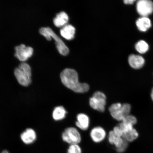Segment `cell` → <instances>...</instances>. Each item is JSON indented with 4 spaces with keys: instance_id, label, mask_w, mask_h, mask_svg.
I'll list each match as a JSON object with an SVG mask.
<instances>
[{
    "instance_id": "7a4b0ae2",
    "label": "cell",
    "mask_w": 153,
    "mask_h": 153,
    "mask_svg": "<svg viewBox=\"0 0 153 153\" xmlns=\"http://www.w3.org/2000/svg\"><path fill=\"white\" fill-rule=\"evenodd\" d=\"M40 33L44 36L48 41H51V38L55 40L57 50L59 53L64 56H66L69 52L68 48L62 39L49 27H42L39 30Z\"/></svg>"
},
{
    "instance_id": "9a60e30c",
    "label": "cell",
    "mask_w": 153,
    "mask_h": 153,
    "mask_svg": "<svg viewBox=\"0 0 153 153\" xmlns=\"http://www.w3.org/2000/svg\"><path fill=\"white\" fill-rule=\"evenodd\" d=\"M108 139L109 142L110 144L114 145L116 149L120 148L123 143V137L117 135L113 131L109 133Z\"/></svg>"
},
{
    "instance_id": "603a6c76",
    "label": "cell",
    "mask_w": 153,
    "mask_h": 153,
    "mask_svg": "<svg viewBox=\"0 0 153 153\" xmlns=\"http://www.w3.org/2000/svg\"><path fill=\"white\" fill-rule=\"evenodd\" d=\"M135 1V0H125L124 2L126 4H132Z\"/></svg>"
},
{
    "instance_id": "44dd1931",
    "label": "cell",
    "mask_w": 153,
    "mask_h": 153,
    "mask_svg": "<svg viewBox=\"0 0 153 153\" xmlns=\"http://www.w3.org/2000/svg\"><path fill=\"white\" fill-rule=\"evenodd\" d=\"M128 141L124 139L123 144H122L120 148L116 149L117 152L119 153H122L125 152L128 148Z\"/></svg>"
},
{
    "instance_id": "7402d4cb",
    "label": "cell",
    "mask_w": 153,
    "mask_h": 153,
    "mask_svg": "<svg viewBox=\"0 0 153 153\" xmlns=\"http://www.w3.org/2000/svg\"><path fill=\"white\" fill-rule=\"evenodd\" d=\"M114 133L118 136L122 137L123 133L121 129L120 128L119 126H116L113 129Z\"/></svg>"
},
{
    "instance_id": "d4e9b609",
    "label": "cell",
    "mask_w": 153,
    "mask_h": 153,
    "mask_svg": "<svg viewBox=\"0 0 153 153\" xmlns=\"http://www.w3.org/2000/svg\"><path fill=\"white\" fill-rule=\"evenodd\" d=\"M151 97H152V98L153 101V89L152 91V93H151Z\"/></svg>"
},
{
    "instance_id": "9c48e42d",
    "label": "cell",
    "mask_w": 153,
    "mask_h": 153,
    "mask_svg": "<svg viewBox=\"0 0 153 153\" xmlns=\"http://www.w3.org/2000/svg\"><path fill=\"white\" fill-rule=\"evenodd\" d=\"M37 138L35 131L31 128L25 130L21 135V138L23 142L26 144H30L33 143Z\"/></svg>"
},
{
    "instance_id": "277c9868",
    "label": "cell",
    "mask_w": 153,
    "mask_h": 153,
    "mask_svg": "<svg viewBox=\"0 0 153 153\" xmlns=\"http://www.w3.org/2000/svg\"><path fill=\"white\" fill-rule=\"evenodd\" d=\"M89 105L94 109L103 112L105 111L106 104V96L100 91H96L89 99Z\"/></svg>"
},
{
    "instance_id": "ffe728a7",
    "label": "cell",
    "mask_w": 153,
    "mask_h": 153,
    "mask_svg": "<svg viewBox=\"0 0 153 153\" xmlns=\"http://www.w3.org/2000/svg\"><path fill=\"white\" fill-rule=\"evenodd\" d=\"M122 122H124V123H126L131 124V125L133 126L136 124L137 120L135 117L129 114V115L126 116L123 120H122Z\"/></svg>"
},
{
    "instance_id": "4fadbf2b",
    "label": "cell",
    "mask_w": 153,
    "mask_h": 153,
    "mask_svg": "<svg viewBox=\"0 0 153 153\" xmlns=\"http://www.w3.org/2000/svg\"><path fill=\"white\" fill-rule=\"evenodd\" d=\"M137 27L141 32H146L152 26L151 20L148 17H142L136 22Z\"/></svg>"
},
{
    "instance_id": "cb8c5ba5",
    "label": "cell",
    "mask_w": 153,
    "mask_h": 153,
    "mask_svg": "<svg viewBox=\"0 0 153 153\" xmlns=\"http://www.w3.org/2000/svg\"><path fill=\"white\" fill-rule=\"evenodd\" d=\"M1 153H9V152H8V151L7 150H4Z\"/></svg>"
},
{
    "instance_id": "5bb4252c",
    "label": "cell",
    "mask_w": 153,
    "mask_h": 153,
    "mask_svg": "<svg viewBox=\"0 0 153 153\" xmlns=\"http://www.w3.org/2000/svg\"><path fill=\"white\" fill-rule=\"evenodd\" d=\"M68 21V16L65 12L62 11L57 14L53 19V22L57 27H60L65 26Z\"/></svg>"
},
{
    "instance_id": "30bf717a",
    "label": "cell",
    "mask_w": 153,
    "mask_h": 153,
    "mask_svg": "<svg viewBox=\"0 0 153 153\" xmlns=\"http://www.w3.org/2000/svg\"><path fill=\"white\" fill-rule=\"evenodd\" d=\"M128 62L131 68L137 69L142 68L145 64V61L140 55L131 54L129 57Z\"/></svg>"
},
{
    "instance_id": "ac0fdd59",
    "label": "cell",
    "mask_w": 153,
    "mask_h": 153,
    "mask_svg": "<svg viewBox=\"0 0 153 153\" xmlns=\"http://www.w3.org/2000/svg\"><path fill=\"white\" fill-rule=\"evenodd\" d=\"M135 48L139 53L143 54L148 51L149 46L146 42L141 40L136 44Z\"/></svg>"
},
{
    "instance_id": "d6986e66",
    "label": "cell",
    "mask_w": 153,
    "mask_h": 153,
    "mask_svg": "<svg viewBox=\"0 0 153 153\" xmlns=\"http://www.w3.org/2000/svg\"><path fill=\"white\" fill-rule=\"evenodd\" d=\"M82 149L78 144L70 145L67 151V153H82Z\"/></svg>"
},
{
    "instance_id": "6da1fadb",
    "label": "cell",
    "mask_w": 153,
    "mask_h": 153,
    "mask_svg": "<svg viewBox=\"0 0 153 153\" xmlns=\"http://www.w3.org/2000/svg\"><path fill=\"white\" fill-rule=\"evenodd\" d=\"M60 78L63 85L76 93H85L89 91V85L80 83L77 73L72 69L66 68L63 70L60 74Z\"/></svg>"
},
{
    "instance_id": "3957f363",
    "label": "cell",
    "mask_w": 153,
    "mask_h": 153,
    "mask_svg": "<svg viewBox=\"0 0 153 153\" xmlns=\"http://www.w3.org/2000/svg\"><path fill=\"white\" fill-rule=\"evenodd\" d=\"M31 69L29 65L22 62L15 70L14 74L17 81L21 85L26 87L31 82Z\"/></svg>"
},
{
    "instance_id": "7c38bea8",
    "label": "cell",
    "mask_w": 153,
    "mask_h": 153,
    "mask_svg": "<svg viewBox=\"0 0 153 153\" xmlns=\"http://www.w3.org/2000/svg\"><path fill=\"white\" fill-rule=\"evenodd\" d=\"M61 36L67 40L73 39L75 33V28L71 25H66L60 30Z\"/></svg>"
},
{
    "instance_id": "8992f818",
    "label": "cell",
    "mask_w": 153,
    "mask_h": 153,
    "mask_svg": "<svg viewBox=\"0 0 153 153\" xmlns=\"http://www.w3.org/2000/svg\"><path fill=\"white\" fill-rule=\"evenodd\" d=\"M136 7L140 15L147 17L153 12V2L150 0H140L137 1Z\"/></svg>"
},
{
    "instance_id": "2e32d148",
    "label": "cell",
    "mask_w": 153,
    "mask_h": 153,
    "mask_svg": "<svg viewBox=\"0 0 153 153\" xmlns=\"http://www.w3.org/2000/svg\"><path fill=\"white\" fill-rule=\"evenodd\" d=\"M67 112L65 108L62 106L56 107L53 110V117L55 120H59L65 118Z\"/></svg>"
},
{
    "instance_id": "5b68a950",
    "label": "cell",
    "mask_w": 153,
    "mask_h": 153,
    "mask_svg": "<svg viewBox=\"0 0 153 153\" xmlns=\"http://www.w3.org/2000/svg\"><path fill=\"white\" fill-rule=\"evenodd\" d=\"M62 137L63 141L70 145L78 144L81 140L79 132L74 127L67 128L62 133Z\"/></svg>"
},
{
    "instance_id": "52a82bcc",
    "label": "cell",
    "mask_w": 153,
    "mask_h": 153,
    "mask_svg": "<svg viewBox=\"0 0 153 153\" xmlns=\"http://www.w3.org/2000/svg\"><path fill=\"white\" fill-rule=\"evenodd\" d=\"M15 50V56L22 62H25L31 57L33 51L32 47H26L23 44L16 46Z\"/></svg>"
},
{
    "instance_id": "8fae6325",
    "label": "cell",
    "mask_w": 153,
    "mask_h": 153,
    "mask_svg": "<svg viewBox=\"0 0 153 153\" xmlns=\"http://www.w3.org/2000/svg\"><path fill=\"white\" fill-rule=\"evenodd\" d=\"M77 121L76 125L80 129L85 131L89 127L90 120L89 117L84 114H79L76 116Z\"/></svg>"
},
{
    "instance_id": "e0dca14e",
    "label": "cell",
    "mask_w": 153,
    "mask_h": 153,
    "mask_svg": "<svg viewBox=\"0 0 153 153\" xmlns=\"http://www.w3.org/2000/svg\"><path fill=\"white\" fill-rule=\"evenodd\" d=\"M139 134L135 129L133 128L127 132L124 133L122 137L128 142H132L138 137Z\"/></svg>"
},
{
    "instance_id": "ba28073f",
    "label": "cell",
    "mask_w": 153,
    "mask_h": 153,
    "mask_svg": "<svg viewBox=\"0 0 153 153\" xmlns=\"http://www.w3.org/2000/svg\"><path fill=\"white\" fill-rule=\"evenodd\" d=\"M91 137L94 142L99 143L104 140L106 136L105 130L100 127H96L91 130Z\"/></svg>"
}]
</instances>
